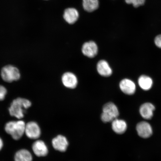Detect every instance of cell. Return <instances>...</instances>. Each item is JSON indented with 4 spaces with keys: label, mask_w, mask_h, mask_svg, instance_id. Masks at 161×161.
<instances>
[{
    "label": "cell",
    "mask_w": 161,
    "mask_h": 161,
    "mask_svg": "<svg viewBox=\"0 0 161 161\" xmlns=\"http://www.w3.org/2000/svg\"><path fill=\"white\" fill-rule=\"evenodd\" d=\"M31 103L26 98H18L14 100L9 108L10 115L18 119H21L25 116L26 109L31 106Z\"/></svg>",
    "instance_id": "1"
},
{
    "label": "cell",
    "mask_w": 161,
    "mask_h": 161,
    "mask_svg": "<svg viewBox=\"0 0 161 161\" xmlns=\"http://www.w3.org/2000/svg\"><path fill=\"white\" fill-rule=\"evenodd\" d=\"M25 125L22 120L11 121L6 124L5 130L14 140H18L25 134Z\"/></svg>",
    "instance_id": "2"
},
{
    "label": "cell",
    "mask_w": 161,
    "mask_h": 161,
    "mask_svg": "<svg viewBox=\"0 0 161 161\" xmlns=\"http://www.w3.org/2000/svg\"><path fill=\"white\" fill-rule=\"evenodd\" d=\"M119 112L117 107L112 102L108 103L103 106L101 115V119L104 122H112L117 118Z\"/></svg>",
    "instance_id": "3"
},
{
    "label": "cell",
    "mask_w": 161,
    "mask_h": 161,
    "mask_svg": "<svg viewBox=\"0 0 161 161\" xmlns=\"http://www.w3.org/2000/svg\"><path fill=\"white\" fill-rule=\"evenodd\" d=\"M1 75L4 80L8 82L15 81L20 78V73L19 69L11 65L6 66L2 69Z\"/></svg>",
    "instance_id": "4"
},
{
    "label": "cell",
    "mask_w": 161,
    "mask_h": 161,
    "mask_svg": "<svg viewBox=\"0 0 161 161\" xmlns=\"http://www.w3.org/2000/svg\"><path fill=\"white\" fill-rule=\"evenodd\" d=\"M25 134L31 139L36 140L40 137L41 129L37 122L30 121L25 125Z\"/></svg>",
    "instance_id": "5"
},
{
    "label": "cell",
    "mask_w": 161,
    "mask_h": 161,
    "mask_svg": "<svg viewBox=\"0 0 161 161\" xmlns=\"http://www.w3.org/2000/svg\"><path fill=\"white\" fill-rule=\"evenodd\" d=\"M136 130L138 135L141 137H150L153 134V130L150 125L147 122H141L137 125Z\"/></svg>",
    "instance_id": "6"
},
{
    "label": "cell",
    "mask_w": 161,
    "mask_h": 161,
    "mask_svg": "<svg viewBox=\"0 0 161 161\" xmlns=\"http://www.w3.org/2000/svg\"><path fill=\"white\" fill-rule=\"evenodd\" d=\"M32 148L34 154L37 157H45L48 153L47 146L43 141L41 140H37L34 142Z\"/></svg>",
    "instance_id": "7"
},
{
    "label": "cell",
    "mask_w": 161,
    "mask_h": 161,
    "mask_svg": "<svg viewBox=\"0 0 161 161\" xmlns=\"http://www.w3.org/2000/svg\"><path fill=\"white\" fill-rule=\"evenodd\" d=\"M98 49L97 45L92 41L86 42L82 46V52L84 55L88 58H92L97 54Z\"/></svg>",
    "instance_id": "8"
},
{
    "label": "cell",
    "mask_w": 161,
    "mask_h": 161,
    "mask_svg": "<svg viewBox=\"0 0 161 161\" xmlns=\"http://www.w3.org/2000/svg\"><path fill=\"white\" fill-rule=\"evenodd\" d=\"M52 144L55 149L63 152L67 150L68 142L65 136L59 135L52 140Z\"/></svg>",
    "instance_id": "9"
},
{
    "label": "cell",
    "mask_w": 161,
    "mask_h": 161,
    "mask_svg": "<svg viewBox=\"0 0 161 161\" xmlns=\"http://www.w3.org/2000/svg\"><path fill=\"white\" fill-rule=\"evenodd\" d=\"M62 83L65 87L73 89L78 84V79L75 74L70 72H66L62 75Z\"/></svg>",
    "instance_id": "10"
},
{
    "label": "cell",
    "mask_w": 161,
    "mask_h": 161,
    "mask_svg": "<svg viewBox=\"0 0 161 161\" xmlns=\"http://www.w3.org/2000/svg\"><path fill=\"white\" fill-rule=\"evenodd\" d=\"M119 87L124 93L127 95H132L136 91V85L134 82L130 79L125 78L120 82Z\"/></svg>",
    "instance_id": "11"
},
{
    "label": "cell",
    "mask_w": 161,
    "mask_h": 161,
    "mask_svg": "<svg viewBox=\"0 0 161 161\" xmlns=\"http://www.w3.org/2000/svg\"><path fill=\"white\" fill-rule=\"evenodd\" d=\"M155 109L154 106L150 103H146L142 104L140 108V114L143 118L146 119H150L153 115V112Z\"/></svg>",
    "instance_id": "12"
},
{
    "label": "cell",
    "mask_w": 161,
    "mask_h": 161,
    "mask_svg": "<svg viewBox=\"0 0 161 161\" xmlns=\"http://www.w3.org/2000/svg\"><path fill=\"white\" fill-rule=\"evenodd\" d=\"M97 72L100 75L108 77L112 75V70L108 62L105 60H101L97 65Z\"/></svg>",
    "instance_id": "13"
},
{
    "label": "cell",
    "mask_w": 161,
    "mask_h": 161,
    "mask_svg": "<svg viewBox=\"0 0 161 161\" xmlns=\"http://www.w3.org/2000/svg\"><path fill=\"white\" fill-rule=\"evenodd\" d=\"M79 17L77 10L74 8H68L65 9L64 14V18L66 22L69 24H73L77 21Z\"/></svg>",
    "instance_id": "14"
},
{
    "label": "cell",
    "mask_w": 161,
    "mask_h": 161,
    "mask_svg": "<svg viewBox=\"0 0 161 161\" xmlns=\"http://www.w3.org/2000/svg\"><path fill=\"white\" fill-rule=\"evenodd\" d=\"M112 126L114 131L119 134L124 133L127 128V125L125 121L118 119L117 118L112 121Z\"/></svg>",
    "instance_id": "15"
},
{
    "label": "cell",
    "mask_w": 161,
    "mask_h": 161,
    "mask_svg": "<svg viewBox=\"0 0 161 161\" xmlns=\"http://www.w3.org/2000/svg\"><path fill=\"white\" fill-rule=\"evenodd\" d=\"M33 159L31 153L25 149L18 151L14 156L15 161H33Z\"/></svg>",
    "instance_id": "16"
},
{
    "label": "cell",
    "mask_w": 161,
    "mask_h": 161,
    "mask_svg": "<svg viewBox=\"0 0 161 161\" xmlns=\"http://www.w3.org/2000/svg\"><path fill=\"white\" fill-rule=\"evenodd\" d=\"M138 83L142 90L147 91L149 90L152 88L153 81L152 78L149 76L142 75L139 78Z\"/></svg>",
    "instance_id": "17"
},
{
    "label": "cell",
    "mask_w": 161,
    "mask_h": 161,
    "mask_svg": "<svg viewBox=\"0 0 161 161\" xmlns=\"http://www.w3.org/2000/svg\"><path fill=\"white\" fill-rule=\"evenodd\" d=\"M82 1L84 9L88 12L95 11L99 6L98 0H82Z\"/></svg>",
    "instance_id": "18"
},
{
    "label": "cell",
    "mask_w": 161,
    "mask_h": 161,
    "mask_svg": "<svg viewBox=\"0 0 161 161\" xmlns=\"http://www.w3.org/2000/svg\"><path fill=\"white\" fill-rule=\"evenodd\" d=\"M146 0H125L126 3L128 4H132L134 7L138 8L143 5Z\"/></svg>",
    "instance_id": "19"
},
{
    "label": "cell",
    "mask_w": 161,
    "mask_h": 161,
    "mask_svg": "<svg viewBox=\"0 0 161 161\" xmlns=\"http://www.w3.org/2000/svg\"><path fill=\"white\" fill-rule=\"evenodd\" d=\"M7 93V90L4 86L0 85V101L5 99Z\"/></svg>",
    "instance_id": "20"
},
{
    "label": "cell",
    "mask_w": 161,
    "mask_h": 161,
    "mask_svg": "<svg viewBox=\"0 0 161 161\" xmlns=\"http://www.w3.org/2000/svg\"><path fill=\"white\" fill-rule=\"evenodd\" d=\"M154 43L157 47L161 49V35L156 36L154 40Z\"/></svg>",
    "instance_id": "21"
},
{
    "label": "cell",
    "mask_w": 161,
    "mask_h": 161,
    "mask_svg": "<svg viewBox=\"0 0 161 161\" xmlns=\"http://www.w3.org/2000/svg\"><path fill=\"white\" fill-rule=\"evenodd\" d=\"M3 140L0 138V151L3 148Z\"/></svg>",
    "instance_id": "22"
}]
</instances>
